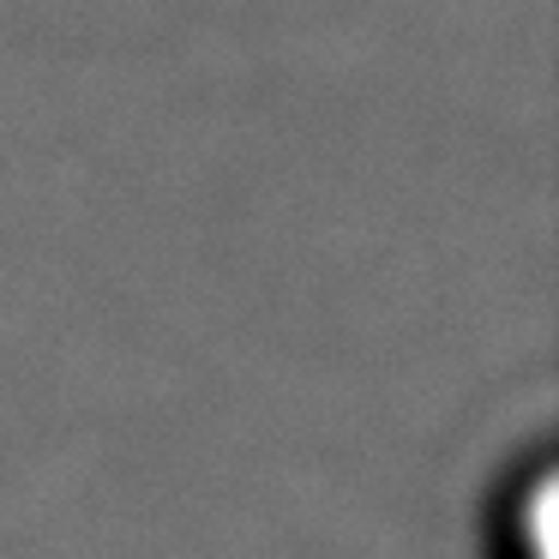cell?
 <instances>
[{"mask_svg": "<svg viewBox=\"0 0 559 559\" xmlns=\"http://www.w3.org/2000/svg\"><path fill=\"white\" fill-rule=\"evenodd\" d=\"M554 463L535 457L530 475L499 493L493 506V559H559L554 554Z\"/></svg>", "mask_w": 559, "mask_h": 559, "instance_id": "obj_1", "label": "cell"}]
</instances>
